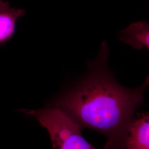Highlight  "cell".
Wrapping results in <instances>:
<instances>
[{
    "instance_id": "cell-1",
    "label": "cell",
    "mask_w": 149,
    "mask_h": 149,
    "mask_svg": "<svg viewBox=\"0 0 149 149\" xmlns=\"http://www.w3.org/2000/svg\"><path fill=\"white\" fill-rule=\"evenodd\" d=\"M107 43L102 44L99 55L89 64L84 79L60 96L54 105L81 128L95 130L106 135V149H123L136 108L143 100L149 77L138 88L120 85L108 69Z\"/></svg>"
},
{
    "instance_id": "cell-2",
    "label": "cell",
    "mask_w": 149,
    "mask_h": 149,
    "mask_svg": "<svg viewBox=\"0 0 149 149\" xmlns=\"http://www.w3.org/2000/svg\"><path fill=\"white\" fill-rule=\"evenodd\" d=\"M23 112L47 130L53 149H97L84 138L80 125L58 108L51 106Z\"/></svg>"
},
{
    "instance_id": "cell-3",
    "label": "cell",
    "mask_w": 149,
    "mask_h": 149,
    "mask_svg": "<svg viewBox=\"0 0 149 149\" xmlns=\"http://www.w3.org/2000/svg\"><path fill=\"white\" fill-rule=\"evenodd\" d=\"M148 113H141L130 123L123 149H149Z\"/></svg>"
},
{
    "instance_id": "cell-4",
    "label": "cell",
    "mask_w": 149,
    "mask_h": 149,
    "mask_svg": "<svg viewBox=\"0 0 149 149\" xmlns=\"http://www.w3.org/2000/svg\"><path fill=\"white\" fill-rule=\"evenodd\" d=\"M25 14V10L13 7L8 2L0 0V45L8 42L13 37L16 22Z\"/></svg>"
},
{
    "instance_id": "cell-5",
    "label": "cell",
    "mask_w": 149,
    "mask_h": 149,
    "mask_svg": "<svg viewBox=\"0 0 149 149\" xmlns=\"http://www.w3.org/2000/svg\"><path fill=\"white\" fill-rule=\"evenodd\" d=\"M119 39L137 50L149 49V24L140 21L130 24L119 33Z\"/></svg>"
}]
</instances>
